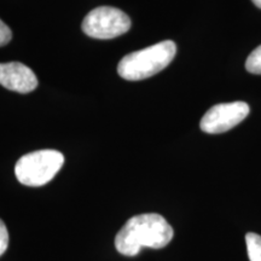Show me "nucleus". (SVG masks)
Segmentation results:
<instances>
[{"mask_svg": "<svg viewBox=\"0 0 261 261\" xmlns=\"http://www.w3.org/2000/svg\"><path fill=\"white\" fill-rule=\"evenodd\" d=\"M12 38V32L9 28L8 24H5L4 22L0 19V47L5 46L6 44H9L11 41Z\"/></svg>", "mask_w": 261, "mask_h": 261, "instance_id": "10", "label": "nucleus"}, {"mask_svg": "<svg viewBox=\"0 0 261 261\" xmlns=\"http://www.w3.org/2000/svg\"><path fill=\"white\" fill-rule=\"evenodd\" d=\"M246 69L250 74L261 75V45L248 56L246 61Z\"/></svg>", "mask_w": 261, "mask_h": 261, "instance_id": "8", "label": "nucleus"}, {"mask_svg": "<svg viewBox=\"0 0 261 261\" xmlns=\"http://www.w3.org/2000/svg\"><path fill=\"white\" fill-rule=\"evenodd\" d=\"M252 2L254 3V5H255L256 8L261 9V0H252Z\"/></svg>", "mask_w": 261, "mask_h": 261, "instance_id": "11", "label": "nucleus"}, {"mask_svg": "<svg viewBox=\"0 0 261 261\" xmlns=\"http://www.w3.org/2000/svg\"><path fill=\"white\" fill-rule=\"evenodd\" d=\"M175 54L177 46L172 40L158 42L126 55L117 65V73L122 79L128 81L148 79L171 64Z\"/></svg>", "mask_w": 261, "mask_h": 261, "instance_id": "2", "label": "nucleus"}, {"mask_svg": "<svg viewBox=\"0 0 261 261\" xmlns=\"http://www.w3.org/2000/svg\"><path fill=\"white\" fill-rule=\"evenodd\" d=\"M63 163L64 156L57 150H38L18 160L15 174L25 187H42L55 178Z\"/></svg>", "mask_w": 261, "mask_h": 261, "instance_id": "3", "label": "nucleus"}, {"mask_svg": "<svg viewBox=\"0 0 261 261\" xmlns=\"http://www.w3.org/2000/svg\"><path fill=\"white\" fill-rule=\"evenodd\" d=\"M250 108L246 102L220 103L212 107L202 117L201 129L210 135H219L240 125L249 115Z\"/></svg>", "mask_w": 261, "mask_h": 261, "instance_id": "5", "label": "nucleus"}, {"mask_svg": "<svg viewBox=\"0 0 261 261\" xmlns=\"http://www.w3.org/2000/svg\"><path fill=\"white\" fill-rule=\"evenodd\" d=\"M9 246V232L5 224L0 219V256L6 252Z\"/></svg>", "mask_w": 261, "mask_h": 261, "instance_id": "9", "label": "nucleus"}, {"mask_svg": "<svg viewBox=\"0 0 261 261\" xmlns=\"http://www.w3.org/2000/svg\"><path fill=\"white\" fill-rule=\"evenodd\" d=\"M0 85L18 93H29L38 87L37 75L19 62L0 63Z\"/></svg>", "mask_w": 261, "mask_h": 261, "instance_id": "6", "label": "nucleus"}, {"mask_svg": "<svg viewBox=\"0 0 261 261\" xmlns=\"http://www.w3.org/2000/svg\"><path fill=\"white\" fill-rule=\"evenodd\" d=\"M247 252L250 261H261V236L254 232L246 234Z\"/></svg>", "mask_w": 261, "mask_h": 261, "instance_id": "7", "label": "nucleus"}, {"mask_svg": "<svg viewBox=\"0 0 261 261\" xmlns=\"http://www.w3.org/2000/svg\"><path fill=\"white\" fill-rule=\"evenodd\" d=\"M174 231L162 215L139 214L130 218L115 237V248L120 254L135 256L144 247L161 249L171 242Z\"/></svg>", "mask_w": 261, "mask_h": 261, "instance_id": "1", "label": "nucleus"}, {"mask_svg": "<svg viewBox=\"0 0 261 261\" xmlns=\"http://www.w3.org/2000/svg\"><path fill=\"white\" fill-rule=\"evenodd\" d=\"M130 25V18L122 10L113 6H99L84 18L83 31L94 39H113L128 32Z\"/></svg>", "mask_w": 261, "mask_h": 261, "instance_id": "4", "label": "nucleus"}]
</instances>
